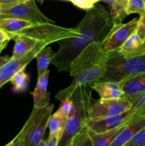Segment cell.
<instances>
[{"mask_svg":"<svg viewBox=\"0 0 145 146\" xmlns=\"http://www.w3.org/2000/svg\"><path fill=\"white\" fill-rule=\"evenodd\" d=\"M1 4H0V15H1Z\"/></svg>","mask_w":145,"mask_h":146,"instance_id":"8d00e7d4","label":"cell"},{"mask_svg":"<svg viewBox=\"0 0 145 146\" xmlns=\"http://www.w3.org/2000/svg\"><path fill=\"white\" fill-rule=\"evenodd\" d=\"M11 39L15 41L11 58L18 59L28 54L39 41L24 36H15Z\"/></svg>","mask_w":145,"mask_h":146,"instance_id":"ac0fdd59","label":"cell"},{"mask_svg":"<svg viewBox=\"0 0 145 146\" xmlns=\"http://www.w3.org/2000/svg\"><path fill=\"white\" fill-rule=\"evenodd\" d=\"M46 145V141L42 139L39 141L37 144H36L34 146H45Z\"/></svg>","mask_w":145,"mask_h":146,"instance_id":"d6a6232c","label":"cell"},{"mask_svg":"<svg viewBox=\"0 0 145 146\" xmlns=\"http://www.w3.org/2000/svg\"><path fill=\"white\" fill-rule=\"evenodd\" d=\"M90 85L80 86L71 96L72 108L68 116L64 132L58 142V146H71L74 137L85 126L88 110L94 101Z\"/></svg>","mask_w":145,"mask_h":146,"instance_id":"3957f363","label":"cell"},{"mask_svg":"<svg viewBox=\"0 0 145 146\" xmlns=\"http://www.w3.org/2000/svg\"><path fill=\"white\" fill-rule=\"evenodd\" d=\"M127 146H145V126L138 131L127 143Z\"/></svg>","mask_w":145,"mask_h":146,"instance_id":"4316f807","label":"cell"},{"mask_svg":"<svg viewBox=\"0 0 145 146\" xmlns=\"http://www.w3.org/2000/svg\"><path fill=\"white\" fill-rule=\"evenodd\" d=\"M145 126V118L134 115L133 118L122 128L110 146H124L135 134Z\"/></svg>","mask_w":145,"mask_h":146,"instance_id":"4fadbf2b","label":"cell"},{"mask_svg":"<svg viewBox=\"0 0 145 146\" xmlns=\"http://www.w3.org/2000/svg\"><path fill=\"white\" fill-rule=\"evenodd\" d=\"M132 104L131 111L136 116L145 118V92L125 97Z\"/></svg>","mask_w":145,"mask_h":146,"instance_id":"603a6c76","label":"cell"},{"mask_svg":"<svg viewBox=\"0 0 145 146\" xmlns=\"http://www.w3.org/2000/svg\"><path fill=\"white\" fill-rule=\"evenodd\" d=\"M75 6L84 10H88L92 8L95 4V0H70Z\"/></svg>","mask_w":145,"mask_h":146,"instance_id":"83f0119b","label":"cell"},{"mask_svg":"<svg viewBox=\"0 0 145 146\" xmlns=\"http://www.w3.org/2000/svg\"><path fill=\"white\" fill-rule=\"evenodd\" d=\"M125 125H121L112 131L102 133H95L89 131L90 135L92 141V146H110L114 140L117 136L119 133L122 131V128Z\"/></svg>","mask_w":145,"mask_h":146,"instance_id":"44dd1931","label":"cell"},{"mask_svg":"<svg viewBox=\"0 0 145 146\" xmlns=\"http://www.w3.org/2000/svg\"><path fill=\"white\" fill-rule=\"evenodd\" d=\"M11 59V57L9 56H0V68L4 64H7L9 60Z\"/></svg>","mask_w":145,"mask_h":146,"instance_id":"4dcf8cb0","label":"cell"},{"mask_svg":"<svg viewBox=\"0 0 145 146\" xmlns=\"http://www.w3.org/2000/svg\"><path fill=\"white\" fill-rule=\"evenodd\" d=\"M71 146H92V141L90 135L89 130L85 125L74 137Z\"/></svg>","mask_w":145,"mask_h":146,"instance_id":"d4e9b609","label":"cell"},{"mask_svg":"<svg viewBox=\"0 0 145 146\" xmlns=\"http://www.w3.org/2000/svg\"><path fill=\"white\" fill-rule=\"evenodd\" d=\"M124 146H127V145H124Z\"/></svg>","mask_w":145,"mask_h":146,"instance_id":"f35d334b","label":"cell"},{"mask_svg":"<svg viewBox=\"0 0 145 146\" xmlns=\"http://www.w3.org/2000/svg\"><path fill=\"white\" fill-rule=\"evenodd\" d=\"M136 32L142 39L145 41V14L142 17H139V24H138Z\"/></svg>","mask_w":145,"mask_h":146,"instance_id":"f1b7e54d","label":"cell"},{"mask_svg":"<svg viewBox=\"0 0 145 146\" xmlns=\"http://www.w3.org/2000/svg\"><path fill=\"white\" fill-rule=\"evenodd\" d=\"M126 11L127 15L138 14L142 17L145 14V0H127Z\"/></svg>","mask_w":145,"mask_h":146,"instance_id":"484cf974","label":"cell"},{"mask_svg":"<svg viewBox=\"0 0 145 146\" xmlns=\"http://www.w3.org/2000/svg\"><path fill=\"white\" fill-rule=\"evenodd\" d=\"M107 56L108 53L104 52L101 48V42H94L88 45L71 63V84L58 91L55 98L61 102L69 98L80 86L89 85L100 81L105 75Z\"/></svg>","mask_w":145,"mask_h":146,"instance_id":"7a4b0ae2","label":"cell"},{"mask_svg":"<svg viewBox=\"0 0 145 146\" xmlns=\"http://www.w3.org/2000/svg\"><path fill=\"white\" fill-rule=\"evenodd\" d=\"M29 0H18V2H26V1H28Z\"/></svg>","mask_w":145,"mask_h":146,"instance_id":"e575fe53","label":"cell"},{"mask_svg":"<svg viewBox=\"0 0 145 146\" xmlns=\"http://www.w3.org/2000/svg\"><path fill=\"white\" fill-rule=\"evenodd\" d=\"M4 146H16V141L15 140H14V138L11 141V142L9 143L8 144H7V145Z\"/></svg>","mask_w":145,"mask_h":146,"instance_id":"836d02e7","label":"cell"},{"mask_svg":"<svg viewBox=\"0 0 145 146\" xmlns=\"http://www.w3.org/2000/svg\"><path fill=\"white\" fill-rule=\"evenodd\" d=\"M144 72L145 54L139 56H125L118 50H115L108 52L105 75L100 81L119 83Z\"/></svg>","mask_w":145,"mask_h":146,"instance_id":"277c9868","label":"cell"},{"mask_svg":"<svg viewBox=\"0 0 145 146\" xmlns=\"http://www.w3.org/2000/svg\"><path fill=\"white\" fill-rule=\"evenodd\" d=\"M48 42L39 41L28 54L18 59H11L0 68V88L10 81L13 76L20 70L26 68V66L35 58L36 54L45 46L48 45Z\"/></svg>","mask_w":145,"mask_h":146,"instance_id":"30bf717a","label":"cell"},{"mask_svg":"<svg viewBox=\"0 0 145 146\" xmlns=\"http://www.w3.org/2000/svg\"><path fill=\"white\" fill-rule=\"evenodd\" d=\"M132 104L125 97L118 99H100L95 101L88 110V118L100 119L115 116L129 111Z\"/></svg>","mask_w":145,"mask_h":146,"instance_id":"ba28073f","label":"cell"},{"mask_svg":"<svg viewBox=\"0 0 145 146\" xmlns=\"http://www.w3.org/2000/svg\"><path fill=\"white\" fill-rule=\"evenodd\" d=\"M15 92H23L27 88L29 83V76L25 72V68L16 73L10 80Z\"/></svg>","mask_w":145,"mask_h":146,"instance_id":"cb8c5ba5","label":"cell"},{"mask_svg":"<svg viewBox=\"0 0 145 146\" xmlns=\"http://www.w3.org/2000/svg\"><path fill=\"white\" fill-rule=\"evenodd\" d=\"M50 71L48 70L44 75L38 77L36 86L33 92L34 107L42 108L50 104V94L47 91Z\"/></svg>","mask_w":145,"mask_h":146,"instance_id":"9a60e30c","label":"cell"},{"mask_svg":"<svg viewBox=\"0 0 145 146\" xmlns=\"http://www.w3.org/2000/svg\"><path fill=\"white\" fill-rule=\"evenodd\" d=\"M53 109L52 104L42 108H33L24 127L14 138L16 146H34L43 139Z\"/></svg>","mask_w":145,"mask_h":146,"instance_id":"5b68a950","label":"cell"},{"mask_svg":"<svg viewBox=\"0 0 145 146\" xmlns=\"http://www.w3.org/2000/svg\"><path fill=\"white\" fill-rule=\"evenodd\" d=\"M18 2V0H0V4H14Z\"/></svg>","mask_w":145,"mask_h":146,"instance_id":"1f68e13d","label":"cell"},{"mask_svg":"<svg viewBox=\"0 0 145 146\" xmlns=\"http://www.w3.org/2000/svg\"><path fill=\"white\" fill-rule=\"evenodd\" d=\"M78 29L76 27L66 28L54 24L53 23L32 24L21 31L9 36L12 38L15 36H24L34 38L38 41H45L48 44L78 35Z\"/></svg>","mask_w":145,"mask_h":146,"instance_id":"8992f818","label":"cell"},{"mask_svg":"<svg viewBox=\"0 0 145 146\" xmlns=\"http://www.w3.org/2000/svg\"><path fill=\"white\" fill-rule=\"evenodd\" d=\"M63 1H70V0H63Z\"/></svg>","mask_w":145,"mask_h":146,"instance_id":"74e56055","label":"cell"},{"mask_svg":"<svg viewBox=\"0 0 145 146\" xmlns=\"http://www.w3.org/2000/svg\"><path fill=\"white\" fill-rule=\"evenodd\" d=\"M134 114L131 109L129 111L107 118H100V119H90L87 118L85 122V125L88 130L95 133H102L112 131L129 123L134 117Z\"/></svg>","mask_w":145,"mask_h":146,"instance_id":"8fae6325","label":"cell"},{"mask_svg":"<svg viewBox=\"0 0 145 146\" xmlns=\"http://www.w3.org/2000/svg\"><path fill=\"white\" fill-rule=\"evenodd\" d=\"M138 24L139 18H134L126 24H114L108 35L101 43L102 51L108 53L119 49L131 34L136 31Z\"/></svg>","mask_w":145,"mask_h":146,"instance_id":"9c48e42d","label":"cell"},{"mask_svg":"<svg viewBox=\"0 0 145 146\" xmlns=\"http://www.w3.org/2000/svg\"><path fill=\"white\" fill-rule=\"evenodd\" d=\"M117 50L125 56L144 55L145 41L142 39L137 33L134 31Z\"/></svg>","mask_w":145,"mask_h":146,"instance_id":"2e32d148","label":"cell"},{"mask_svg":"<svg viewBox=\"0 0 145 146\" xmlns=\"http://www.w3.org/2000/svg\"><path fill=\"white\" fill-rule=\"evenodd\" d=\"M109 7V16L114 24H122L127 17L126 7L127 0H102Z\"/></svg>","mask_w":145,"mask_h":146,"instance_id":"d6986e66","label":"cell"},{"mask_svg":"<svg viewBox=\"0 0 145 146\" xmlns=\"http://www.w3.org/2000/svg\"><path fill=\"white\" fill-rule=\"evenodd\" d=\"M1 13L0 19L14 18L30 21L33 24L53 23L52 20L45 17L39 10L34 0L26 2L1 4Z\"/></svg>","mask_w":145,"mask_h":146,"instance_id":"52a82bcc","label":"cell"},{"mask_svg":"<svg viewBox=\"0 0 145 146\" xmlns=\"http://www.w3.org/2000/svg\"><path fill=\"white\" fill-rule=\"evenodd\" d=\"M60 137L56 134L49 133L48 139L46 141V145L45 146H58Z\"/></svg>","mask_w":145,"mask_h":146,"instance_id":"f546056e","label":"cell"},{"mask_svg":"<svg viewBox=\"0 0 145 146\" xmlns=\"http://www.w3.org/2000/svg\"><path fill=\"white\" fill-rule=\"evenodd\" d=\"M96 91L100 99H118L125 97V93L120 84L111 81H99L89 84Z\"/></svg>","mask_w":145,"mask_h":146,"instance_id":"5bb4252c","label":"cell"},{"mask_svg":"<svg viewBox=\"0 0 145 146\" xmlns=\"http://www.w3.org/2000/svg\"><path fill=\"white\" fill-rule=\"evenodd\" d=\"M113 26L109 13L100 4L95 3L75 27L78 29V35L58 41L59 48L51 64L55 66L58 71L70 73L74 58L92 43H102Z\"/></svg>","mask_w":145,"mask_h":146,"instance_id":"6da1fadb","label":"cell"},{"mask_svg":"<svg viewBox=\"0 0 145 146\" xmlns=\"http://www.w3.org/2000/svg\"><path fill=\"white\" fill-rule=\"evenodd\" d=\"M55 52L50 46H45L40 50L36 54L35 58L37 61V71H38V78L44 75L48 71V65L51 64Z\"/></svg>","mask_w":145,"mask_h":146,"instance_id":"7402d4cb","label":"cell"},{"mask_svg":"<svg viewBox=\"0 0 145 146\" xmlns=\"http://www.w3.org/2000/svg\"><path fill=\"white\" fill-rule=\"evenodd\" d=\"M61 104L56 112L51 114L48 121L49 133L56 134L60 138L64 132L68 116L72 108V102L71 98L61 101Z\"/></svg>","mask_w":145,"mask_h":146,"instance_id":"7c38bea8","label":"cell"},{"mask_svg":"<svg viewBox=\"0 0 145 146\" xmlns=\"http://www.w3.org/2000/svg\"><path fill=\"white\" fill-rule=\"evenodd\" d=\"M102 1V0H95V3H97V2H98V1Z\"/></svg>","mask_w":145,"mask_h":146,"instance_id":"d590c367","label":"cell"},{"mask_svg":"<svg viewBox=\"0 0 145 146\" xmlns=\"http://www.w3.org/2000/svg\"><path fill=\"white\" fill-rule=\"evenodd\" d=\"M125 97L145 92V72L126 78L119 82Z\"/></svg>","mask_w":145,"mask_h":146,"instance_id":"e0dca14e","label":"cell"},{"mask_svg":"<svg viewBox=\"0 0 145 146\" xmlns=\"http://www.w3.org/2000/svg\"><path fill=\"white\" fill-rule=\"evenodd\" d=\"M33 23L25 20L14 18H6L0 19V30L5 32L9 36L21 31L26 27H29Z\"/></svg>","mask_w":145,"mask_h":146,"instance_id":"ffe728a7","label":"cell"}]
</instances>
